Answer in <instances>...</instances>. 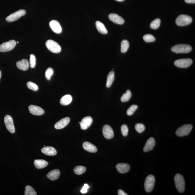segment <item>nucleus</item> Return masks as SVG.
<instances>
[{"instance_id":"f257e3e1","label":"nucleus","mask_w":195,"mask_h":195,"mask_svg":"<svg viewBox=\"0 0 195 195\" xmlns=\"http://www.w3.org/2000/svg\"><path fill=\"white\" fill-rule=\"evenodd\" d=\"M171 50L176 54L188 53L192 50V48L189 44H179L172 47Z\"/></svg>"},{"instance_id":"f03ea898","label":"nucleus","mask_w":195,"mask_h":195,"mask_svg":"<svg viewBox=\"0 0 195 195\" xmlns=\"http://www.w3.org/2000/svg\"><path fill=\"white\" fill-rule=\"evenodd\" d=\"M176 187L179 192H184L185 188V183L184 177L180 174H177L175 175L174 178Z\"/></svg>"},{"instance_id":"7ed1b4c3","label":"nucleus","mask_w":195,"mask_h":195,"mask_svg":"<svg viewBox=\"0 0 195 195\" xmlns=\"http://www.w3.org/2000/svg\"><path fill=\"white\" fill-rule=\"evenodd\" d=\"M192 18L190 16L181 15L177 17L176 20V24L179 26H185L191 24Z\"/></svg>"},{"instance_id":"20e7f679","label":"nucleus","mask_w":195,"mask_h":195,"mask_svg":"<svg viewBox=\"0 0 195 195\" xmlns=\"http://www.w3.org/2000/svg\"><path fill=\"white\" fill-rule=\"evenodd\" d=\"M46 45L48 49L53 53H58L61 51V47L53 40H48L47 41Z\"/></svg>"},{"instance_id":"39448f33","label":"nucleus","mask_w":195,"mask_h":195,"mask_svg":"<svg viewBox=\"0 0 195 195\" xmlns=\"http://www.w3.org/2000/svg\"><path fill=\"white\" fill-rule=\"evenodd\" d=\"M155 183V177L153 175H149L146 177L144 184V187L146 192L150 193L153 190Z\"/></svg>"},{"instance_id":"423d86ee","label":"nucleus","mask_w":195,"mask_h":195,"mask_svg":"<svg viewBox=\"0 0 195 195\" xmlns=\"http://www.w3.org/2000/svg\"><path fill=\"white\" fill-rule=\"evenodd\" d=\"M193 126L191 124H185L177 129L176 134L177 136H183L188 135L192 130Z\"/></svg>"},{"instance_id":"0eeeda50","label":"nucleus","mask_w":195,"mask_h":195,"mask_svg":"<svg viewBox=\"0 0 195 195\" xmlns=\"http://www.w3.org/2000/svg\"><path fill=\"white\" fill-rule=\"evenodd\" d=\"M16 44V42L14 40H11L3 43L0 45V52H4L9 51L14 48Z\"/></svg>"},{"instance_id":"6e6552de","label":"nucleus","mask_w":195,"mask_h":195,"mask_svg":"<svg viewBox=\"0 0 195 195\" xmlns=\"http://www.w3.org/2000/svg\"><path fill=\"white\" fill-rule=\"evenodd\" d=\"M26 11L25 10H19L7 17L6 18V21L8 22H12L16 21L21 17L25 15L26 14Z\"/></svg>"},{"instance_id":"1a4fd4ad","label":"nucleus","mask_w":195,"mask_h":195,"mask_svg":"<svg viewBox=\"0 0 195 195\" xmlns=\"http://www.w3.org/2000/svg\"><path fill=\"white\" fill-rule=\"evenodd\" d=\"M193 63L190 58H183L176 60L175 65L177 67L181 68H186L190 67Z\"/></svg>"},{"instance_id":"9d476101","label":"nucleus","mask_w":195,"mask_h":195,"mask_svg":"<svg viewBox=\"0 0 195 195\" xmlns=\"http://www.w3.org/2000/svg\"><path fill=\"white\" fill-rule=\"evenodd\" d=\"M4 122L8 130L11 133H14L15 131L12 118L9 115H6L4 118Z\"/></svg>"},{"instance_id":"9b49d317","label":"nucleus","mask_w":195,"mask_h":195,"mask_svg":"<svg viewBox=\"0 0 195 195\" xmlns=\"http://www.w3.org/2000/svg\"><path fill=\"white\" fill-rule=\"evenodd\" d=\"M102 132L103 136L106 139H110L114 137V132L110 126L106 125L103 126Z\"/></svg>"},{"instance_id":"f8f14e48","label":"nucleus","mask_w":195,"mask_h":195,"mask_svg":"<svg viewBox=\"0 0 195 195\" xmlns=\"http://www.w3.org/2000/svg\"><path fill=\"white\" fill-rule=\"evenodd\" d=\"M93 121V119L91 117L87 116L83 118L81 122H79V123L80 124L81 129L85 130L87 129L91 126Z\"/></svg>"},{"instance_id":"ddd939ff","label":"nucleus","mask_w":195,"mask_h":195,"mask_svg":"<svg viewBox=\"0 0 195 195\" xmlns=\"http://www.w3.org/2000/svg\"><path fill=\"white\" fill-rule=\"evenodd\" d=\"M29 112L34 115H42L44 113V110L41 107L34 105L29 106Z\"/></svg>"},{"instance_id":"4468645a","label":"nucleus","mask_w":195,"mask_h":195,"mask_svg":"<svg viewBox=\"0 0 195 195\" xmlns=\"http://www.w3.org/2000/svg\"><path fill=\"white\" fill-rule=\"evenodd\" d=\"M49 25L51 29L56 34H60L62 32V27L57 21L53 20L51 21Z\"/></svg>"},{"instance_id":"2eb2a0df","label":"nucleus","mask_w":195,"mask_h":195,"mask_svg":"<svg viewBox=\"0 0 195 195\" xmlns=\"http://www.w3.org/2000/svg\"><path fill=\"white\" fill-rule=\"evenodd\" d=\"M108 18L112 22L118 24H123L125 22L124 19L122 17L115 13H111L109 15Z\"/></svg>"},{"instance_id":"dca6fc26","label":"nucleus","mask_w":195,"mask_h":195,"mask_svg":"<svg viewBox=\"0 0 195 195\" xmlns=\"http://www.w3.org/2000/svg\"><path fill=\"white\" fill-rule=\"evenodd\" d=\"M70 121V119L68 117L62 119L55 125V128L57 129H62L68 125Z\"/></svg>"},{"instance_id":"f3484780","label":"nucleus","mask_w":195,"mask_h":195,"mask_svg":"<svg viewBox=\"0 0 195 195\" xmlns=\"http://www.w3.org/2000/svg\"><path fill=\"white\" fill-rule=\"evenodd\" d=\"M155 145V141L154 139L151 137L148 139L146 142L144 148V151L145 152H149L153 149Z\"/></svg>"},{"instance_id":"a211bd4d","label":"nucleus","mask_w":195,"mask_h":195,"mask_svg":"<svg viewBox=\"0 0 195 195\" xmlns=\"http://www.w3.org/2000/svg\"><path fill=\"white\" fill-rule=\"evenodd\" d=\"M117 171L120 173H127L130 170V166L126 163H119L116 166Z\"/></svg>"},{"instance_id":"6ab92c4d","label":"nucleus","mask_w":195,"mask_h":195,"mask_svg":"<svg viewBox=\"0 0 195 195\" xmlns=\"http://www.w3.org/2000/svg\"><path fill=\"white\" fill-rule=\"evenodd\" d=\"M29 65V63L28 60L23 59L20 61L17 62L16 63V66L17 68L22 71H27L28 70Z\"/></svg>"},{"instance_id":"aec40b11","label":"nucleus","mask_w":195,"mask_h":195,"mask_svg":"<svg viewBox=\"0 0 195 195\" xmlns=\"http://www.w3.org/2000/svg\"><path fill=\"white\" fill-rule=\"evenodd\" d=\"M41 152L44 154L48 156H55L57 154V151L54 148L50 146H46L42 148Z\"/></svg>"},{"instance_id":"412c9836","label":"nucleus","mask_w":195,"mask_h":195,"mask_svg":"<svg viewBox=\"0 0 195 195\" xmlns=\"http://www.w3.org/2000/svg\"><path fill=\"white\" fill-rule=\"evenodd\" d=\"M83 147L85 151L90 153H95L97 151L96 146L88 142H85L83 144Z\"/></svg>"},{"instance_id":"4be33fe9","label":"nucleus","mask_w":195,"mask_h":195,"mask_svg":"<svg viewBox=\"0 0 195 195\" xmlns=\"http://www.w3.org/2000/svg\"><path fill=\"white\" fill-rule=\"evenodd\" d=\"M60 173V171L58 169H54L48 173L47 175V177L50 180H55L59 177Z\"/></svg>"},{"instance_id":"5701e85b","label":"nucleus","mask_w":195,"mask_h":195,"mask_svg":"<svg viewBox=\"0 0 195 195\" xmlns=\"http://www.w3.org/2000/svg\"><path fill=\"white\" fill-rule=\"evenodd\" d=\"M34 165L37 168L42 169L47 166L48 162L44 160L37 159L34 161Z\"/></svg>"},{"instance_id":"b1692460","label":"nucleus","mask_w":195,"mask_h":195,"mask_svg":"<svg viewBox=\"0 0 195 195\" xmlns=\"http://www.w3.org/2000/svg\"><path fill=\"white\" fill-rule=\"evenodd\" d=\"M72 100H73V98L71 95L67 94L62 98L60 102V104L63 106H67L71 103Z\"/></svg>"},{"instance_id":"393cba45","label":"nucleus","mask_w":195,"mask_h":195,"mask_svg":"<svg viewBox=\"0 0 195 195\" xmlns=\"http://www.w3.org/2000/svg\"><path fill=\"white\" fill-rule=\"evenodd\" d=\"M95 25L98 30L101 34H107L108 33V31L104 25L100 21H97L95 23Z\"/></svg>"},{"instance_id":"a878e982","label":"nucleus","mask_w":195,"mask_h":195,"mask_svg":"<svg viewBox=\"0 0 195 195\" xmlns=\"http://www.w3.org/2000/svg\"><path fill=\"white\" fill-rule=\"evenodd\" d=\"M115 79V73L114 71H111L108 74L107 77L106 84L107 87H110L112 85Z\"/></svg>"},{"instance_id":"bb28decb","label":"nucleus","mask_w":195,"mask_h":195,"mask_svg":"<svg viewBox=\"0 0 195 195\" xmlns=\"http://www.w3.org/2000/svg\"><path fill=\"white\" fill-rule=\"evenodd\" d=\"M129 44L128 41L126 40H123L121 43V51L123 53H125L127 51L129 48Z\"/></svg>"},{"instance_id":"cd10ccee","label":"nucleus","mask_w":195,"mask_h":195,"mask_svg":"<svg viewBox=\"0 0 195 195\" xmlns=\"http://www.w3.org/2000/svg\"><path fill=\"white\" fill-rule=\"evenodd\" d=\"M74 172L77 175H81L86 171V168L82 166H77L73 169Z\"/></svg>"},{"instance_id":"c85d7f7f","label":"nucleus","mask_w":195,"mask_h":195,"mask_svg":"<svg viewBox=\"0 0 195 195\" xmlns=\"http://www.w3.org/2000/svg\"><path fill=\"white\" fill-rule=\"evenodd\" d=\"M132 97V94L131 91L130 90H127L126 91L125 94H124L121 98L122 102H128L129 101Z\"/></svg>"},{"instance_id":"c756f323","label":"nucleus","mask_w":195,"mask_h":195,"mask_svg":"<svg viewBox=\"0 0 195 195\" xmlns=\"http://www.w3.org/2000/svg\"><path fill=\"white\" fill-rule=\"evenodd\" d=\"M24 194L25 195H37V194L36 191L32 186L27 185L25 187Z\"/></svg>"},{"instance_id":"7c9ffc66","label":"nucleus","mask_w":195,"mask_h":195,"mask_svg":"<svg viewBox=\"0 0 195 195\" xmlns=\"http://www.w3.org/2000/svg\"><path fill=\"white\" fill-rule=\"evenodd\" d=\"M161 23V20L159 19H157L152 21L150 26L152 29H156L159 28Z\"/></svg>"},{"instance_id":"2f4dec72","label":"nucleus","mask_w":195,"mask_h":195,"mask_svg":"<svg viewBox=\"0 0 195 195\" xmlns=\"http://www.w3.org/2000/svg\"><path fill=\"white\" fill-rule=\"evenodd\" d=\"M144 40L146 42H151L155 41L156 39L151 34H147L145 35L143 37Z\"/></svg>"},{"instance_id":"473e14b6","label":"nucleus","mask_w":195,"mask_h":195,"mask_svg":"<svg viewBox=\"0 0 195 195\" xmlns=\"http://www.w3.org/2000/svg\"><path fill=\"white\" fill-rule=\"evenodd\" d=\"M27 86L29 89L32 90L34 91H37L38 89V86L36 84L31 81H29L27 83Z\"/></svg>"},{"instance_id":"72a5a7b5","label":"nucleus","mask_w":195,"mask_h":195,"mask_svg":"<svg viewBox=\"0 0 195 195\" xmlns=\"http://www.w3.org/2000/svg\"><path fill=\"white\" fill-rule=\"evenodd\" d=\"M138 108V106L136 105H133L128 108L127 111V114L129 116H131L134 114V112Z\"/></svg>"},{"instance_id":"f704fd0d","label":"nucleus","mask_w":195,"mask_h":195,"mask_svg":"<svg viewBox=\"0 0 195 195\" xmlns=\"http://www.w3.org/2000/svg\"><path fill=\"white\" fill-rule=\"evenodd\" d=\"M135 129L139 133H142L145 130V126L143 124L138 123L136 125Z\"/></svg>"},{"instance_id":"c9c22d12","label":"nucleus","mask_w":195,"mask_h":195,"mask_svg":"<svg viewBox=\"0 0 195 195\" xmlns=\"http://www.w3.org/2000/svg\"><path fill=\"white\" fill-rule=\"evenodd\" d=\"M53 73L54 71L53 69L51 68H48L45 72V76L47 79L48 80H50Z\"/></svg>"},{"instance_id":"e433bc0d","label":"nucleus","mask_w":195,"mask_h":195,"mask_svg":"<svg viewBox=\"0 0 195 195\" xmlns=\"http://www.w3.org/2000/svg\"><path fill=\"white\" fill-rule=\"evenodd\" d=\"M30 67L31 68H34L36 64V58L34 55L31 54L30 58Z\"/></svg>"},{"instance_id":"4c0bfd02","label":"nucleus","mask_w":195,"mask_h":195,"mask_svg":"<svg viewBox=\"0 0 195 195\" xmlns=\"http://www.w3.org/2000/svg\"><path fill=\"white\" fill-rule=\"evenodd\" d=\"M121 132L122 135L126 136L128 135V128L126 124L123 125L121 126Z\"/></svg>"},{"instance_id":"58836bf2","label":"nucleus","mask_w":195,"mask_h":195,"mask_svg":"<svg viewBox=\"0 0 195 195\" xmlns=\"http://www.w3.org/2000/svg\"><path fill=\"white\" fill-rule=\"evenodd\" d=\"M89 188V186L87 184H85L82 189L81 190L82 193L85 194L87 192L88 189Z\"/></svg>"},{"instance_id":"ea45409f","label":"nucleus","mask_w":195,"mask_h":195,"mask_svg":"<svg viewBox=\"0 0 195 195\" xmlns=\"http://www.w3.org/2000/svg\"><path fill=\"white\" fill-rule=\"evenodd\" d=\"M118 194L119 195H128V194L124 192V191L121 190H119L118 191Z\"/></svg>"},{"instance_id":"a19ab883","label":"nucleus","mask_w":195,"mask_h":195,"mask_svg":"<svg viewBox=\"0 0 195 195\" xmlns=\"http://www.w3.org/2000/svg\"><path fill=\"white\" fill-rule=\"evenodd\" d=\"M185 2L188 3H195V0H185Z\"/></svg>"},{"instance_id":"79ce46f5","label":"nucleus","mask_w":195,"mask_h":195,"mask_svg":"<svg viewBox=\"0 0 195 195\" xmlns=\"http://www.w3.org/2000/svg\"><path fill=\"white\" fill-rule=\"evenodd\" d=\"M116 1L119 2H123L124 1V0H116Z\"/></svg>"},{"instance_id":"37998d69","label":"nucleus","mask_w":195,"mask_h":195,"mask_svg":"<svg viewBox=\"0 0 195 195\" xmlns=\"http://www.w3.org/2000/svg\"><path fill=\"white\" fill-rule=\"evenodd\" d=\"M2 76V73L1 70H0V79H1V78Z\"/></svg>"},{"instance_id":"c03bdc74","label":"nucleus","mask_w":195,"mask_h":195,"mask_svg":"<svg viewBox=\"0 0 195 195\" xmlns=\"http://www.w3.org/2000/svg\"><path fill=\"white\" fill-rule=\"evenodd\" d=\"M16 43L18 44L19 43V42L18 41H17V42H16Z\"/></svg>"}]
</instances>
